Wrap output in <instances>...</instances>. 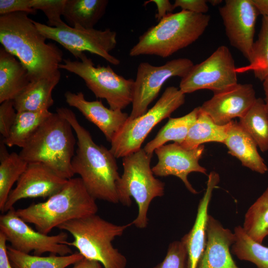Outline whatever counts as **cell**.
Returning a JSON list of instances; mask_svg holds the SVG:
<instances>
[{"label": "cell", "mask_w": 268, "mask_h": 268, "mask_svg": "<svg viewBox=\"0 0 268 268\" xmlns=\"http://www.w3.org/2000/svg\"><path fill=\"white\" fill-rule=\"evenodd\" d=\"M28 13L17 12L0 16V43L28 70L31 81L60 71L63 52L37 29Z\"/></svg>", "instance_id": "6da1fadb"}, {"label": "cell", "mask_w": 268, "mask_h": 268, "mask_svg": "<svg viewBox=\"0 0 268 268\" xmlns=\"http://www.w3.org/2000/svg\"><path fill=\"white\" fill-rule=\"evenodd\" d=\"M56 112L70 124L76 136L77 148L71 160L74 174L79 175L94 199L119 203L117 184L121 177L116 158L110 149L93 141L90 133L80 124L71 110L61 107Z\"/></svg>", "instance_id": "7a4b0ae2"}, {"label": "cell", "mask_w": 268, "mask_h": 268, "mask_svg": "<svg viewBox=\"0 0 268 268\" xmlns=\"http://www.w3.org/2000/svg\"><path fill=\"white\" fill-rule=\"evenodd\" d=\"M80 177L71 178L58 193L45 201L15 210L26 223L36 230L48 235L54 228L77 218L96 214L98 207Z\"/></svg>", "instance_id": "3957f363"}, {"label": "cell", "mask_w": 268, "mask_h": 268, "mask_svg": "<svg viewBox=\"0 0 268 268\" xmlns=\"http://www.w3.org/2000/svg\"><path fill=\"white\" fill-rule=\"evenodd\" d=\"M209 15L182 10L168 13L139 36L129 55H155L166 58L190 45L204 33Z\"/></svg>", "instance_id": "277c9868"}, {"label": "cell", "mask_w": 268, "mask_h": 268, "mask_svg": "<svg viewBox=\"0 0 268 268\" xmlns=\"http://www.w3.org/2000/svg\"><path fill=\"white\" fill-rule=\"evenodd\" d=\"M70 124L58 113H52L21 148L19 154L27 163L40 162L62 178L74 175L71 160L76 139Z\"/></svg>", "instance_id": "5b68a950"}, {"label": "cell", "mask_w": 268, "mask_h": 268, "mask_svg": "<svg viewBox=\"0 0 268 268\" xmlns=\"http://www.w3.org/2000/svg\"><path fill=\"white\" fill-rule=\"evenodd\" d=\"M132 225V222L116 225L95 214L66 222L58 228L72 236L73 240L67 245L76 248L84 258L100 263L104 268H126V258L112 242Z\"/></svg>", "instance_id": "8992f818"}, {"label": "cell", "mask_w": 268, "mask_h": 268, "mask_svg": "<svg viewBox=\"0 0 268 268\" xmlns=\"http://www.w3.org/2000/svg\"><path fill=\"white\" fill-rule=\"evenodd\" d=\"M152 156L141 148L123 157L124 172L117 184L119 202L130 206L133 197L137 205V215L132 223L138 228L147 225L151 201L164 194L165 184L154 177L150 167Z\"/></svg>", "instance_id": "52a82bcc"}, {"label": "cell", "mask_w": 268, "mask_h": 268, "mask_svg": "<svg viewBox=\"0 0 268 268\" xmlns=\"http://www.w3.org/2000/svg\"><path fill=\"white\" fill-rule=\"evenodd\" d=\"M59 67L82 78L95 96L105 99L111 109L122 110L132 103L134 80L118 74L109 65L95 66L84 53L78 60H63Z\"/></svg>", "instance_id": "ba28073f"}, {"label": "cell", "mask_w": 268, "mask_h": 268, "mask_svg": "<svg viewBox=\"0 0 268 268\" xmlns=\"http://www.w3.org/2000/svg\"><path fill=\"white\" fill-rule=\"evenodd\" d=\"M185 94L179 88H166L154 105L142 116L128 120L112 141L110 150L116 158L135 152L152 129L184 104Z\"/></svg>", "instance_id": "9c48e42d"}, {"label": "cell", "mask_w": 268, "mask_h": 268, "mask_svg": "<svg viewBox=\"0 0 268 268\" xmlns=\"http://www.w3.org/2000/svg\"><path fill=\"white\" fill-rule=\"evenodd\" d=\"M38 31L47 39L56 41L78 60L84 52L97 55L110 64L118 66L120 61L110 54L117 45L116 32L110 29L104 30L71 27L67 23L59 27H50L33 20Z\"/></svg>", "instance_id": "30bf717a"}, {"label": "cell", "mask_w": 268, "mask_h": 268, "mask_svg": "<svg viewBox=\"0 0 268 268\" xmlns=\"http://www.w3.org/2000/svg\"><path fill=\"white\" fill-rule=\"evenodd\" d=\"M236 69L230 51L220 46L206 60L193 66L182 78L179 89L184 94L201 89L221 92L238 83Z\"/></svg>", "instance_id": "8fae6325"}, {"label": "cell", "mask_w": 268, "mask_h": 268, "mask_svg": "<svg viewBox=\"0 0 268 268\" xmlns=\"http://www.w3.org/2000/svg\"><path fill=\"white\" fill-rule=\"evenodd\" d=\"M0 232L10 243V247L25 254L32 251L36 256L47 252L60 256L72 254L67 245L68 235L66 232L49 236L36 231L16 214L13 207L0 216Z\"/></svg>", "instance_id": "7c38bea8"}, {"label": "cell", "mask_w": 268, "mask_h": 268, "mask_svg": "<svg viewBox=\"0 0 268 268\" xmlns=\"http://www.w3.org/2000/svg\"><path fill=\"white\" fill-rule=\"evenodd\" d=\"M194 65L191 60L186 58L169 61L159 66L140 63L134 80L132 109L128 120L145 114L166 80L174 76L184 77Z\"/></svg>", "instance_id": "4fadbf2b"}, {"label": "cell", "mask_w": 268, "mask_h": 268, "mask_svg": "<svg viewBox=\"0 0 268 268\" xmlns=\"http://www.w3.org/2000/svg\"><path fill=\"white\" fill-rule=\"evenodd\" d=\"M219 11L229 43L249 61L259 14L257 9L251 0H226Z\"/></svg>", "instance_id": "5bb4252c"}, {"label": "cell", "mask_w": 268, "mask_h": 268, "mask_svg": "<svg viewBox=\"0 0 268 268\" xmlns=\"http://www.w3.org/2000/svg\"><path fill=\"white\" fill-rule=\"evenodd\" d=\"M204 150L203 145L187 149L175 142L164 144L154 150L158 162L152 168V172L159 177L176 176L191 193L197 194L198 192L189 181L188 175L193 172L207 174L206 169L199 163Z\"/></svg>", "instance_id": "9a60e30c"}, {"label": "cell", "mask_w": 268, "mask_h": 268, "mask_svg": "<svg viewBox=\"0 0 268 268\" xmlns=\"http://www.w3.org/2000/svg\"><path fill=\"white\" fill-rule=\"evenodd\" d=\"M68 180L61 177L42 163H28L16 187L10 192L3 213L13 207L14 204L20 200L49 198L59 192Z\"/></svg>", "instance_id": "2e32d148"}, {"label": "cell", "mask_w": 268, "mask_h": 268, "mask_svg": "<svg viewBox=\"0 0 268 268\" xmlns=\"http://www.w3.org/2000/svg\"><path fill=\"white\" fill-rule=\"evenodd\" d=\"M257 98L252 84L237 83L224 91L214 94L200 107L216 124L223 126L234 118L244 116Z\"/></svg>", "instance_id": "e0dca14e"}, {"label": "cell", "mask_w": 268, "mask_h": 268, "mask_svg": "<svg viewBox=\"0 0 268 268\" xmlns=\"http://www.w3.org/2000/svg\"><path fill=\"white\" fill-rule=\"evenodd\" d=\"M67 103L79 111L88 121L96 126L110 142L124 127L129 118L121 110L106 107L101 101H88L82 92L65 93Z\"/></svg>", "instance_id": "ac0fdd59"}, {"label": "cell", "mask_w": 268, "mask_h": 268, "mask_svg": "<svg viewBox=\"0 0 268 268\" xmlns=\"http://www.w3.org/2000/svg\"><path fill=\"white\" fill-rule=\"evenodd\" d=\"M206 243L197 268H239L233 260L230 247L235 241V235L208 215Z\"/></svg>", "instance_id": "d6986e66"}, {"label": "cell", "mask_w": 268, "mask_h": 268, "mask_svg": "<svg viewBox=\"0 0 268 268\" xmlns=\"http://www.w3.org/2000/svg\"><path fill=\"white\" fill-rule=\"evenodd\" d=\"M220 181L219 174L211 171L208 175L206 188L198 207L195 223L181 240L186 247L187 253V268H197L206 243V229L208 208L213 190Z\"/></svg>", "instance_id": "ffe728a7"}, {"label": "cell", "mask_w": 268, "mask_h": 268, "mask_svg": "<svg viewBox=\"0 0 268 268\" xmlns=\"http://www.w3.org/2000/svg\"><path fill=\"white\" fill-rule=\"evenodd\" d=\"M228 153L237 158L243 166L264 174L268 167L258 151V146L239 122L231 121L223 143Z\"/></svg>", "instance_id": "44dd1931"}, {"label": "cell", "mask_w": 268, "mask_h": 268, "mask_svg": "<svg viewBox=\"0 0 268 268\" xmlns=\"http://www.w3.org/2000/svg\"><path fill=\"white\" fill-rule=\"evenodd\" d=\"M28 70L3 47L0 49V103L14 99L30 83Z\"/></svg>", "instance_id": "7402d4cb"}, {"label": "cell", "mask_w": 268, "mask_h": 268, "mask_svg": "<svg viewBox=\"0 0 268 268\" xmlns=\"http://www.w3.org/2000/svg\"><path fill=\"white\" fill-rule=\"evenodd\" d=\"M60 78L59 71L51 76L30 82L13 100L16 112L49 110L54 103L52 91Z\"/></svg>", "instance_id": "603a6c76"}, {"label": "cell", "mask_w": 268, "mask_h": 268, "mask_svg": "<svg viewBox=\"0 0 268 268\" xmlns=\"http://www.w3.org/2000/svg\"><path fill=\"white\" fill-rule=\"evenodd\" d=\"M107 0H66L63 16L71 27L93 29L104 15Z\"/></svg>", "instance_id": "cb8c5ba5"}, {"label": "cell", "mask_w": 268, "mask_h": 268, "mask_svg": "<svg viewBox=\"0 0 268 268\" xmlns=\"http://www.w3.org/2000/svg\"><path fill=\"white\" fill-rule=\"evenodd\" d=\"M230 123L223 126L216 124L200 107L196 121L190 128L185 140L180 145L186 149H192L205 142L223 143L227 135Z\"/></svg>", "instance_id": "d4e9b609"}, {"label": "cell", "mask_w": 268, "mask_h": 268, "mask_svg": "<svg viewBox=\"0 0 268 268\" xmlns=\"http://www.w3.org/2000/svg\"><path fill=\"white\" fill-rule=\"evenodd\" d=\"M199 110L200 106L184 116L170 118L155 137L144 147L145 152L152 155L156 148L170 141L181 144L186 139L190 128L196 121Z\"/></svg>", "instance_id": "484cf974"}, {"label": "cell", "mask_w": 268, "mask_h": 268, "mask_svg": "<svg viewBox=\"0 0 268 268\" xmlns=\"http://www.w3.org/2000/svg\"><path fill=\"white\" fill-rule=\"evenodd\" d=\"M7 254L14 268H66L84 258L79 252L66 256H33L18 251L10 246H7Z\"/></svg>", "instance_id": "4316f807"}, {"label": "cell", "mask_w": 268, "mask_h": 268, "mask_svg": "<svg viewBox=\"0 0 268 268\" xmlns=\"http://www.w3.org/2000/svg\"><path fill=\"white\" fill-rule=\"evenodd\" d=\"M52 113L49 110L17 112L7 137L2 140L9 147L22 148L41 124Z\"/></svg>", "instance_id": "83f0119b"}, {"label": "cell", "mask_w": 268, "mask_h": 268, "mask_svg": "<svg viewBox=\"0 0 268 268\" xmlns=\"http://www.w3.org/2000/svg\"><path fill=\"white\" fill-rule=\"evenodd\" d=\"M5 143L1 141L0 154V210L4 207L11 188L26 169L28 163L19 154L8 153Z\"/></svg>", "instance_id": "f1b7e54d"}, {"label": "cell", "mask_w": 268, "mask_h": 268, "mask_svg": "<svg viewBox=\"0 0 268 268\" xmlns=\"http://www.w3.org/2000/svg\"><path fill=\"white\" fill-rule=\"evenodd\" d=\"M239 124L252 137L263 152L268 150V116L265 100L257 98Z\"/></svg>", "instance_id": "f546056e"}, {"label": "cell", "mask_w": 268, "mask_h": 268, "mask_svg": "<svg viewBox=\"0 0 268 268\" xmlns=\"http://www.w3.org/2000/svg\"><path fill=\"white\" fill-rule=\"evenodd\" d=\"M234 233L231 253L241 260L253 263L257 268H268V247L252 239L241 226L235 227Z\"/></svg>", "instance_id": "4dcf8cb0"}, {"label": "cell", "mask_w": 268, "mask_h": 268, "mask_svg": "<svg viewBox=\"0 0 268 268\" xmlns=\"http://www.w3.org/2000/svg\"><path fill=\"white\" fill-rule=\"evenodd\" d=\"M243 228L252 239L261 244L268 236V188L247 211Z\"/></svg>", "instance_id": "1f68e13d"}, {"label": "cell", "mask_w": 268, "mask_h": 268, "mask_svg": "<svg viewBox=\"0 0 268 268\" xmlns=\"http://www.w3.org/2000/svg\"><path fill=\"white\" fill-rule=\"evenodd\" d=\"M249 65L236 68L238 73L253 72L255 77L263 81L268 76V18L263 17L257 40L254 42Z\"/></svg>", "instance_id": "d6a6232c"}, {"label": "cell", "mask_w": 268, "mask_h": 268, "mask_svg": "<svg viewBox=\"0 0 268 268\" xmlns=\"http://www.w3.org/2000/svg\"><path fill=\"white\" fill-rule=\"evenodd\" d=\"M66 0H31L32 8L42 11L48 19V26L59 27L65 25L61 19Z\"/></svg>", "instance_id": "836d02e7"}, {"label": "cell", "mask_w": 268, "mask_h": 268, "mask_svg": "<svg viewBox=\"0 0 268 268\" xmlns=\"http://www.w3.org/2000/svg\"><path fill=\"white\" fill-rule=\"evenodd\" d=\"M187 253L183 242L174 241L169 246L163 261L153 268H187Z\"/></svg>", "instance_id": "e575fe53"}, {"label": "cell", "mask_w": 268, "mask_h": 268, "mask_svg": "<svg viewBox=\"0 0 268 268\" xmlns=\"http://www.w3.org/2000/svg\"><path fill=\"white\" fill-rule=\"evenodd\" d=\"M13 100H6L0 105V133L6 138L15 121L16 113Z\"/></svg>", "instance_id": "d590c367"}, {"label": "cell", "mask_w": 268, "mask_h": 268, "mask_svg": "<svg viewBox=\"0 0 268 268\" xmlns=\"http://www.w3.org/2000/svg\"><path fill=\"white\" fill-rule=\"evenodd\" d=\"M36 10L32 6L31 0H0V15L23 12L35 14Z\"/></svg>", "instance_id": "8d00e7d4"}, {"label": "cell", "mask_w": 268, "mask_h": 268, "mask_svg": "<svg viewBox=\"0 0 268 268\" xmlns=\"http://www.w3.org/2000/svg\"><path fill=\"white\" fill-rule=\"evenodd\" d=\"M174 7H180L182 10L198 14H205L208 11L207 0H176Z\"/></svg>", "instance_id": "74e56055"}, {"label": "cell", "mask_w": 268, "mask_h": 268, "mask_svg": "<svg viewBox=\"0 0 268 268\" xmlns=\"http://www.w3.org/2000/svg\"><path fill=\"white\" fill-rule=\"evenodd\" d=\"M149 2H153L157 7V12L155 14V18L159 22L168 13H172L175 8L173 4H172L168 0H150L146 1L144 5H146Z\"/></svg>", "instance_id": "f35d334b"}, {"label": "cell", "mask_w": 268, "mask_h": 268, "mask_svg": "<svg viewBox=\"0 0 268 268\" xmlns=\"http://www.w3.org/2000/svg\"><path fill=\"white\" fill-rule=\"evenodd\" d=\"M7 240L0 232V268H13L7 254Z\"/></svg>", "instance_id": "ab89813d"}, {"label": "cell", "mask_w": 268, "mask_h": 268, "mask_svg": "<svg viewBox=\"0 0 268 268\" xmlns=\"http://www.w3.org/2000/svg\"><path fill=\"white\" fill-rule=\"evenodd\" d=\"M102 266L101 264L97 261L84 258L74 264L72 268H102Z\"/></svg>", "instance_id": "60d3db41"}, {"label": "cell", "mask_w": 268, "mask_h": 268, "mask_svg": "<svg viewBox=\"0 0 268 268\" xmlns=\"http://www.w3.org/2000/svg\"><path fill=\"white\" fill-rule=\"evenodd\" d=\"M259 14L268 18V0H251Z\"/></svg>", "instance_id": "b9f144b4"}, {"label": "cell", "mask_w": 268, "mask_h": 268, "mask_svg": "<svg viewBox=\"0 0 268 268\" xmlns=\"http://www.w3.org/2000/svg\"><path fill=\"white\" fill-rule=\"evenodd\" d=\"M265 99H268V76L263 81Z\"/></svg>", "instance_id": "7bdbcfd3"}, {"label": "cell", "mask_w": 268, "mask_h": 268, "mask_svg": "<svg viewBox=\"0 0 268 268\" xmlns=\"http://www.w3.org/2000/svg\"><path fill=\"white\" fill-rule=\"evenodd\" d=\"M222 0H207V2L210 3L212 6H216L220 4L222 2Z\"/></svg>", "instance_id": "ee69618b"}, {"label": "cell", "mask_w": 268, "mask_h": 268, "mask_svg": "<svg viewBox=\"0 0 268 268\" xmlns=\"http://www.w3.org/2000/svg\"><path fill=\"white\" fill-rule=\"evenodd\" d=\"M265 101L266 110L268 116V99H265Z\"/></svg>", "instance_id": "f6af8a7d"}]
</instances>
